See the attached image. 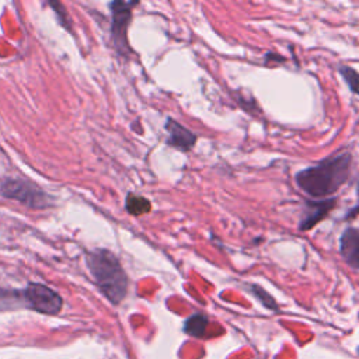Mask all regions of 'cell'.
<instances>
[{
  "label": "cell",
  "instance_id": "1",
  "mask_svg": "<svg viewBox=\"0 0 359 359\" xmlns=\"http://www.w3.org/2000/svg\"><path fill=\"white\" fill-rule=\"evenodd\" d=\"M352 154L338 151L318 164L307 167L294 175L297 187L313 198H325L335 194L351 177Z\"/></svg>",
  "mask_w": 359,
  "mask_h": 359
},
{
  "label": "cell",
  "instance_id": "2",
  "mask_svg": "<svg viewBox=\"0 0 359 359\" xmlns=\"http://www.w3.org/2000/svg\"><path fill=\"white\" fill-rule=\"evenodd\" d=\"M86 262L101 293L112 304H119L128 292V276L116 255L109 250L95 248L87 254Z\"/></svg>",
  "mask_w": 359,
  "mask_h": 359
},
{
  "label": "cell",
  "instance_id": "3",
  "mask_svg": "<svg viewBox=\"0 0 359 359\" xmlns=\"http://www.w3.org/2000/svg\"><path fill=\"white\" fill-rule=\"evenodd\" d=\"M0 191L6 198L14 199L34 209L50 206V196L31 181L8 180L1 184Z\"/></svg>",
  "mask_w": 359,
  "mask_h": 359
},
{
  "label": "cell",
  "instance_id": "4",
  "mask_svg": "<svg viewBox=\"0 0 359 359\" xmlns=\"http://www.w3.org/2000/svg\"><path fill=\"white\" fill-rule=\"evenodd\" d=\"M137 4V1H112L109 3L111 8V36L115 49L126 56L130 52L128 43V27L132 20V8Z\"/></svg>",
  "mask_w": 359,
  "mask_h": 359
},
{
  "label": "cell",
  "instance_id": "5",
  "mask_svg": "<svg viewBox=\"0 0 359 359\" xmlns=\"http://www.w3.org/2000/svg\"><path fill=\"white\" fill-rule=\"evenodd\" d=\"M22 297L28 307L42 314L55 316L62 310L63 306V299L60 294L42 283H29L22 290Z\"/></svg>",
  "mask_w": 359,
  "mask_h": 359
},
{
  "label": "cell",
  "instance_id": "6",
  "mask_svg": "<svg viewBox=\"0 0 359 359\" xmlns=\"http://www.w3.org/2000/svg\"><path fill=\"white\" fill-rule=\"evenodd\" d=\"M335 198H325L323 201H309L303 212V217L299 223V229L306 231L313 229L320 220H323L328 212L335 206Z\"/></svg>",
  "mask_w": 359,
  "mask_h": 359
},
{
  "label": "cell",
  "instance_id": "7",
  "mask_svg": "<svg viewBox=\"0 0 359 359\" xmlns=\"http://www.w3.org/2000/svg\"><path fill=\"white\" fill-rule=\"evenodd\" d=\"M164 128L168 133L167 143L171 147L180 149L181 151H188L196 143V136L189 129H187L185 126H182L180 122H177L172 118H168L165 121Z\"/></svg>",
  "mask_w": 359,
  "mask_h": 359
},
{
  "label": "cell",
  "instance_id": "8",
  "mask_svg": "<svg viewBox=\"0 0 359 359\" xmlns=\"http://www.w3.org/2000/svg\"><path fill=\"white\" fill-rule=\"evenodd\" d=\"M339 251L345 262L353 269L359 268V233L356 227H348L339 240Z\"/></svg>",
  "mask_w": 359,
  "mask_h": 359
},
{
  "label": "cell",
  "instance_id": "9",
  "mask_svg": "<svg viewBox=\"0 0 359 359\" xmlns=\"http://www.w3.org/2000/svg\"><path fill=\"white\" fill-rule=\"evenodd\" d=\"M208 324H209L208 317L202 313H196V314H192L191 317H188L185 320L184 331H185V334H188L191 337L201 338V337L205 335Z\"/></svg>",
  "mask_w": 359,
  "mask_h": 359
},
{
  "label": "cell",
  "instance_id": "10",
  "mask_svg": "<svg viewBox=\"0 0 359 359\" xmlns=\"http://www.w3.org/2000/svg\"><path fill=\"white\" fill-rule=\"evenodd\" d=\"M125 208L126 210L133 216H140L144 213H149L151 209L150 201L135 194H128L125 199Z\"/></svg>",
  "mask_w": 359,
  "mask_h": 359
},
{
  "label": "cell",
  "instance_id": "11",
  "mask_svg": "<svg viewBox=\"0 0 359 359\" xmlns=\"http://www.w3.org/2000/svg\"><path fill=\"white\" fill-rule=\"evenodd\" d=\"M250 289H251V292L255 294V297H257L265 307H268V309H271V310H278V304H276V302L273 300V297H272L271 294H268L261 286H258V285H251Z\"/></svg>",
  "mask_w": 359,
  "mask_h": 359
},
{
  "label": "cell",
  "instance_id": "12",
  "mask_svg": "<svg viewBox=\"0 0 359 359\" xmlns=\"http://www.w3.org/2000/svg\"><path fill=\"white\" fill-rule=\"evenodd\" d=\"M339 73L344 77V80L348 84V87L351 88V91L353 94H356L358 93V72L353 67H351V66H342L339 69Z\"/></svg>",
  "mask_w": 359,
  "mask_h": 359
},
{
  "label": "cell",
  "instance_id": "13",
  "mask_svg": "<svg viewBox=\"0 0 359 359\" xmlns=\"http://www.w3.org/2000/svg\"><path fill=\"white\" fill-rule=\"evenodd\" d=\"M7 299H8V293L6 290L0 289V306H6Z\"/></svg>",
  "mask_w": 359,
  "mask_h": 359
}]
</instances>
